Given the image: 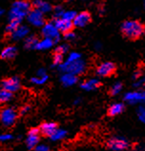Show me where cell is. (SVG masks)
<instances>
[{
  "mask_svg": "<svg viewBox=\"0 0 145 151\" xmlns=\"http://www.w3.org/2000/svg\"><path fill=\"white\" fill-rule=\"evenodd\" d=\"M120 29L123 35L131 40H137L145 33V26L138 20L124 21Z\"/></svg>",
  "mask_w": 145,
  "mask_h": 151,
  "instance_id": "6da1fadb",
  "label": "cell"
},
{
  "mask_svg": "<svg viewBox=\"0 0 145 151\" xmlns=\"http://www.w3.org/2000/svg\"><path fill=\"white\" fill-rule=\"evenodd\" d=\"M31 12V4L26 0H17L11 8L9 18L10 20H17L20 21L25 16H28Z\"/></svg>",
  "mask_w": 145,
  "mask_h": 151,
  "instance_id": "7a4b0ae2",
  "label": "cell"
},
{
  "mask_svg": "<svg viewBox=\"0 0 145 151\" xmlns=\"http://www.w3.org/2000/svg\"><path fill=\"white\" fill-rule=\"evenodd\" d=\"M60 70H62L64 73H71L74 75H79L82 74L86 70V64L82 59L77 60L74 62H68L65 61L63 64H61L59 66Z\"/></svg>",
  "mask_w": 145,
  "mask_h": 151,
  "instance_id": "3957f363",
  "label": "cell"
},
{
  "mask_svg": "<svg viewBox=\"0 0 145 151\" xmlns=\"http://www.w3.org/2000/svg\"><path fill=\"white\" fill-rule=\"evenodd\" d=\"M17 117V113L14 109L11 107H6L3 109L0 112V121L4 127H10L14 126L15 123V120Z\"/></svg>",
  "mask_w": 145,
  "mask_h": 151,
  "instance_id": "277c9868",
  "label": "cell"
},
{
  "mask_svg": "<svg viewBox=\"0 0 145 151\" xmlns=\"http://www.w3.org/2000/svg\"><path fill=\"white\" fill-rule=\"evenodd\" d=\"M124 101L130 105H137V104H145V90H137V91L127 92L124 95Z\"/></svg>",
  "mask_w": 145,
  "mask_h": 151,
  "instance_id": "5b68a950",
  "label": "cell"
},
{
  "mask_svg": "<svg viewBox=\"0 0 145 151\" xmlns=\"http://www.w3.org/2000/svg\"><path fill=\"white\" fill-rule=\"evenodd\" d=\"M59 33L60 32L55 27L54 22L47 23L42 27V34L45 38H50L54 40L55 43L59 40Z\"/></svg>",
  "mask_w": 145,
  "mask_h": 151,
  "instance_id": "8992f818",
  "label": "cell"
},
{
  "mask_svg": "<svg viewBox=\"0 0 145 151\" xmlns=\"http://www.w3.org/2000/svg\"><path fill=\"white\" fill-rule=\"evenodd\" d=\"M107 146L113 151H123L129 147L128 141L120 137L112 138L107 142Z\"/></svg>",
  "mask_w": 145,
  "mask_h": 151,
  "instance_id": "52a82bcc",
  "label": "cell"
},
{
  "mask_svg": "<svg viewBox=\"0 0 145 151\" xmlns=\"http://www.w3.org/2000/svg\"><path fill=\"white\" fill-rule=\"evenodd\" d=\"M27 18H28V22L31 25L34 26V27H43L45 25L44 14H42L40 11L36 10V9L30 12Z\"/></svg>",
  "mask_w": 145,
  "mask_h": 151,
  "instance_id": "ba28073f",
  "label": "cell"
},
{
  "mask_svg": "<svg viewBox=\"0 0 145 151\" xmlns=\"http://www.w3.org/2000/svg\"><path fill=\"white\" fill-rule=\"evenodd\" d=\"M116 65L112 62H103L96 68V73L100 77H109L116 72Z\"/></svg>",
  "mask_w": 145,
  "mask_h": 151,
  "instance_id": "9c48e42d",
  "label": "cell"
},
{
  "mask_svg": "<svg viewBox=\"0 0 145 151\" xmlns=\"http://www.w3.org/2000/svg\"><path fill=\"white\" fill-rule=\"evenodd\" d=\"M1 88L8 90L10 92H15L20 88V80L17 77H12L2 81Z\"/></svg>",
  "mask_w": 145,
  "mask_h": 151,
  "instance_id": "30bf717a",
  "label": "cell"
},
{
  "mask_svg": "<svg viewBox=\"0 0 145 151\" xmlns=\"http://www.w3.org/2000/svg\"><path fill=\"white\" fill-rule=\"evenodd\" d=\"M39 134H40V132H39V129L37 128H33L29 131L28 137L26 139V144H27L28 148L30 149L34 148L38 145Z\"/></svg>",
  "mask_w": 145,
  "mask_h": 151,
  "instance_id": "8fae6325",
  "label": "cell"
},
{
  "mask_svg": "<svg viewBox=\"0 0 145 151\" xmlns=\"http://www.w3.org/2000/svg\"><path fill=\"white\" fill-rule=\"evenodd\" d=\"M91 21V15L88 12H82L80 14H77L76 18L74 19L73 24L74 26L78 28L85 27L86 25H88Z\"/></svg>",
  "mask_w": 145,
  "mask_h": 151,
  "instance_id": "7c38bea8",
  "label": "cell"
},
{
  "mask_svg": "<svg viewBox=\"0 0 145 151\" xmlns=\"http://www.w3.org/2000/svg\"><path fill=\"white\" fill-rule=\"evenodd\" d=\"M54 24L55 25V27L58 28V31L63 33L71 32L74 26L73 22H70V21H67L63 18H56L54 21Z\"/></svg>",
  "mask_w": 145,
  "mask_h": 151,
  "instance_id": "4fadbf2b",
  "label": "cell"
},
{
  "mask_svg": "<svg viewBox=\"0 0 145 151\" xmlns=\"http://www.w3.org/2000/svg\"><path fill=\"white\" fill-rule=\"evenodd\" d=\"M58 129V126H56V124L55 123H44L42 124L40 127H39V132L41 133V134L45 135V136H48V137H51L52 134H54V132Z\"/></svg>",
  "mask_w": 145,
  "mask_h": 151,
  "instance_id": "5bb4252c",
  "label": "cell"
},
{
  "mask_svg": "<svg viewBox=\"0 0 145 151\" xmlns=\"http://www.w3.org/2000/svg\"><path fill=\"white\" fill-rule=\"evenodd\" d=\"M124 109L125 106L123 103H114L108 109V115L111 116V117H115V116L121 114L124 111Z\"/></svg>",
  "mask_w": 145,
  "mask_h": 151,
  "instance_id": "9a60e30c",
  "label": "cell"
},
{
  "mask_svg": "<svg viewBox=\"0 0 145 151\" xmlns=\"http://www.w3.org/2000/svg\"><path fill=\"white\" fill-rule=\"evenodd\" d=\"M100 85H101V82H100L98 79L92 78V79H89L85 82H83L81 84V88L86 90V91H91V90H95L98 88H99Z\"/></svg>",
  "mask_w": 145,
  "mask_h": 151,
  "instance_id": "2e32d148",
  "label": "cell"
},
{
  "mask_svg": "<svg viewBox=\"0 0 145 151\" xmlns=\"http://www.w3.org/2000/svg\"><path fill=\"white\" fill-rule=\"evenodd\" d=\"M60 81L65 87H72L77 84V76L71 74V73H63L62 76L60 77Z\"/></svg>",
  "mask_w": 145,
  "mask_h": 151,
  "instance_id": "e0dca14e",
  "label": "cell"
},
{
  "mask_svg": "<svg viewBox=\"0 0 145 151\" xmlns=\"http://www.w3.org/2000/svg\"><path fill=\"white\" fill-rule=\"evenodd\" d=\"M34 9L40 11L42 14H48L52 11V6L48 2L43 1V0H34Z\"/></svg>",
  "mask_w": 145,
  "mask_h": 151,
  "instance_id": "ac0fdd59",
  "label": "cell"
},
{
  "mask_svg": "<svg viewBox=\"0 0 145 151\" xmlns=\"http://www.w3.org/2000/svg\"><path fill=\"white\" fill-rule=\"evenodd\" d=\"M29 33V29L26 26H19L15 31L12 33V38L14 40H19L25 38Z\"/></svg>",
  "mask_w": 145,
  "mask_h": 151,
  "instance_id": "d6986e66",
  "label": "cell"
},
{
  "mask_svg": "<svg viewBox=\"0 0 145 151\" xmlns=\"http://www.w3.org/2000/svg\"><path fill=\"white\" fill-rule=\"evenodd\" d=\"M17 53V50L15 47L14 46H9L7 48H5L1 52V58L6 59V60H10L15 57V55Z\"/></svg>",
  "mask_w": 145,
  "mask_h": 151,
  "instance_id": "ffe728a7",
  "label": "cell"
},
{
  "mask_svg": "<svg viewBox=\"0 0 145 151\" xmlns=\"http://www.w3.org/2000/svg\"><path fill=\"white\" fill-rule=\"evenodd\" d=\"M55 44V41L50 39V38H45L44 37L42 40L38 41L36 49L39 50H49L51 49Z\"/></svg>",
  "mask_w": 145,
  "mask_h": 151,
  "instance_id": "44dd1931",
  "label": "cell"
},
{
  "mask_svg": "<svg viewBox=\"0 0 145 151\" xmlns=\"http://www.w3.org/2000/svg\"><path fill=\"white\" fill-rule=\"evenodd\" d=\"M67 136V131L64 130V129H60V128H58L54 132V134H52L50 138L52 141H60L64 139V138Z\"/></svg>",
  "mask_w": 145,
  "mask_h": 151,
  "instance_id": "7402d4cb",
  "label": "cell"
},
{
  "mask_svg": "<svg viewBox=\"0 0 145 151\" xmlns=\"http://www.w3.org/2000/svg\"><path fill=\"white\" fill-rule=\"evenodd\" d=\"M12 97V93L4 89L3 88H0V104H4L9 102Z\"/></svg>",
  "mask_w": 145,
  "mask_h": 151,
  "instance_id": "603a6c76",
  "label": "cell"
},
{
  "mask_svg": "<svg viewBox=\"0 0 145 151\" xmlns=\"http://www.w3.org/2000/svg\"><path fill=\"white\" fill-rule=\"evenodd\" d=\"M37 43H38L37 38L34 35H31L25 39V47L27 49H34V48L36 49Z\"/></svg>",
  "mask_w": 145,
  "mask_h": 151,
  "instance_id": "cb8c5ba5",
  "label": "cell"
},
{
  "mask_svg": "<svg viewBox=\"0 0 145 151\" xmlns=\"http://www.w3.org/2000/svg\"><path fill=\"white\" fill-rule=\"evenodd\" d=\"M122 84L120 83V82H117V83L114 84L111 88H110V94H111L112 96H116V95H118L121 90H122Z\"/></svg>",
  "mask_w": 145,
  "mask_h": 151,
  "instance_id": "d4e9b609",
  "label": "cell"
},
{
  "mask_svg": "<svg viewBox=\"0 0 145 151\" xmlns=\"http://www.w3.org/2000/svg\"><path fill=\"white\" fill-rule=\"evenodd\" d=\"M19 24H20V22H19V21H17V20H10V22H9V24L7 25L6 31L8 32L12 33L20 26Z\"/></svg>",
  "mask_w": 145,
  "mask_h": 151,
  "instance_id": "484cf974",
  "label": "cell"
},
{
  "mask_svg": "<svg viewBox=\"0 0 145 151\" xmlns=\"http://www.w3.org/2000/svg\"><path fill=\"white\" fill-rule=\"evenodd\" d=\"M77 14V12L74 11H66V12H64V14L61 18H63L67 21H70V22H73L74 19L76 18Z\"/></svg>",
  "mask_w": 145,
  "mask_h": 151,
  "instance_id": "4316f807",
  "label": "cell"
},
{
  "mask_svg": "<svg viewBox=\"0 0 145 151\" xmlns=\"http://www.w3.org/2000/svg\"><path fill=\"white\" fill-rule=\"evenodd\" d=\"M47 80H48V75L44 76V77H38V76H36V77H33V78L31 79V82H32V83L34 84V85L40 86V85L45 84L46 82H47Z\"/></svg>",
  "mask_w": 145,
  "mask_h": 151,
  "instance_id": "83f0119b",
  "label": "cell"
},
{
  "mask_svg": "<svg viewBox=\"0 0 145 151\" xmlns=\"http://www.w3.org/2000/svg\"><path fill=\"white\" fill-rule=\"evenodd\" d=\"M137 115H138V118L140 122L145 124V106H138V109L137 110Z\"/></svg>",
  "mask_w": 145,
  "mask_h": 151,
  "instance_id": "f1b7e54d",
  "label": "cell"
},
{
  "mask_svg": "<svg viewBox=\"0 0 145 151\" xmlns=\"http://www.w3.org/2000/svg\"><path fill=\"white\" fill-rule=\"evenodd\" d=\"M64 62V58H63V54L60 53H55L54 55V65L55 66H60L61 64H63Z\"/></svg>",
  "mask_w": 145,
  "mask_h": 151,
  "instance_id": "f546056e",
  "label": "cell"
},
{
  "mask_svg": "<svg viewBox=\"0 0 145 151\" xmlns=\"http://www.w3.org/2000/svg\"><path fill=\"white\" fill-rule=\"evenodd\" d=\"M81 59V55L80 53H78V52H76V51H73V52H71L69 54L68 56V58L66 61H68V62H74V61H77V60H79Z\"/></svg>",
  "mask_w": 145,
  "mask_h": 151,
  "instance_id": "4dcf8cb0",
  "label": "cell"
},
{
  "mask_svg": "<svg viewBox=\"0 0 145 151\" xmlns=\"http://www.w3.org/2000/svg\"><path fill=\"white\" fill-rule=\"evenodd\" d=\"M68 50H69V47L67 45H65V44H62V45L58 46V48L55 49V52L56 53H60V54H64V53L67 52Z\"/></svg>",
  "mask_w": 145,
  "mask_h": 151,
  "instance_id": "1f68e13d",
  "label": "cell"
},
{
  "mask_svg": "<svg viewBox=\"0 0 145 151\" xmlns=\"http://www.w3.org/2000/svg\"><path fill=\"white\" fill-rule=\"evenodd\" d=\"M12 139V135L10 133H4V134H0V143H5Z\"/></svg>",
  "mask_w": 145,
  "mask_h": 151,
  "instance_id": "d6a6232c",
  "label": "cell"
},
{
  "mask_svg": "<svg viewBox=\"0 0 145 151\" xmlns=\"http://www.w3.org/2000/svg\"><path fill=\"white\" fill-rule=\"evenodd\" d=\"M64 10L60 6H58L55 9V16L58 17V18H61L64 14Z\"/></svg>",
  "mask_w": 145,
  "mask_h": 151,
  "instance_id": "836d02e7",
  "label": "cell"
},
{
  "mask_svg": "<svg viewBox=\"0 0 145 151\" xmlns=\"http://www.w3.org/2000/svg\"><path fill=\"white\" fill-rule=\"evenodd\" d=\"M36 151H50V147L46 145H37L34 147Z\"/></svg>",
  "mask_w": 145,
  "mask_h": 151,
  "instance_id": "e575fe53",
  "label": "cell"
},
{
  "mask_svg": "<svg viewBox=\"0 0 145 151\" xmlns=\"http://www.w3.org/2000/svg\"><path fill=\"white\" fill-rule=\"evenodd\" d=\"M64 37H65V39H67V40H73L74 38V33L72 31L64 33Z\"/></svg>",
  "mask_w": 145,
  "mask_h": 151,
  "instance_id": "d590c367",
  "label": "cell"
},
{
  "mask_svg": "<svg viewBox=\"0 0 145 151\" xmlns=\"http://www.w3.org/2000/svg\"><path fill=\"white\" fill-rule=\"evenodd\" d=\"M46 75H47V73H46V70H44V68H40V70H38L36 72V76H38V77H44Z\"/></svg>",
  "mask_w": 145,
  "mask_h": 151,
  "instance_id": "8d00e7d4",
  "label": "cell"
},
{
  "mask_svg": "<svg viewBox=\"0 0 145 151\" xmlns=\"http://www.w3.org/2000/svg\"><path fill=\"white\" fill-rule=\"evenodd\" d=\"M141 85H145V76L143 77L142 79L138 80L137 82H136V84L134 86H135V87H139V86H141Z\"/></svg>",
  "mask_w": 145,
  "mask_h": 151,
  "instance_id": "74e56055",
  "label": "cell"
},
{
  "mask_svg": "<svg viewBox=\"0 0 145 151\" xmlns=\"http://www.w3.org/2000/svg\"><path fill=\"white\" fill-rule=\"evenodd\" d=\"M140 76H141V71H139V70H137L136 71L134 74H133V78L135 79V80H139L140 79Z\"/></svg>",
  "mask_w": 145,
  "mask_h": 151,
  "instance_id": "f35d334b",
  "label": "cell"
},
{
  "mask_svg": "<svg viewBox=\"0 0 145 151\" xmlns=\"http://www.w3.org/2000/svg\"><path fill=\"white\" fill-rule=\"evenodd\" d=\"M29 109H30V107H29L28 106H23V107H22V109H21V110H20L21 114H25V113H27V112L29 111Z\"/></svg>",
  "mask_w": 145,
  "mask_h": 151,
  "instance_id": "ab89813d",
  "label": "cell"
},
{
  "mask_svg": "<svg viewBox=\"0 0 145 151\" xmlns=\"http://www.w3.org/2000/svg\"><path fill=\"white\" fill-rule=\"evenodd\" d=\"M79 103H80V99H79V98H77V100L74 102V105H77V104H79Z\"/></svg>",
  "mask_w": 145,
  "mask_h": 151,
  "instance_id": "60d3db41",
  "label": "cell"
},
{
  "mask_svg": "<svg viewBox=\"0 0 145 151\" xmlns=\"http://www.w3.org/2000/svg\"><path fill=\"white\" fill-rule=\"evenodd\" d=\"M3 14H4V10H3L2 8H0V16H1Z\"/></svg>",
  "mask_w": 145,
  "mask_h": 151,
  "instance_id": "b9f144b4",
  "label": "cell"
}]
</instances>
